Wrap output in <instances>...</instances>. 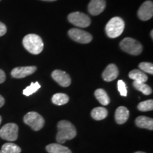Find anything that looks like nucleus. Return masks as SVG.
<instances>
[{"mask_svg": "<svg viewBox=\"0 0 153 153\" xmlns=\"http://www.w3.org/2000/svg\"><path fill=\"white\" fill-rule=\"evenodd\" d=\"M37 70L36 66H26V67H17L13 69L11 72V76L17 79L26 77L34 73Z\"/></svg>", "mask_w": 153, "mask_h": 153, "instance_id": "nucleus-10", "label": "nucleus"}, {"mask_svg": "<svg viewBox=\"0 0 153 153\" xmlns=\"http://www.w3.org/2000/svg\"><path fill=\"white\" fill-rule=\"evenodd\" d=\"M151 33V34H150V35H151V38H153V34H152V33H153V31H152V30H151V33Z\"/></svg>", "mask_w": 153, "mask_h": 153, "instance_id": "nucleus-31", "label": "nucleus"}, {"mask_svg": "<svg viewBox=\"0 0 153 153\" xmlns=\"http://www.w3.org/2000/svg\"><path fill=\"white\" fill-rule=\"evenodd\" d=\"M68 34L73 41L79 43H89L92 41V36L90 33L79 28H72L69 30Z\"/></svg>", "mask_w": 153, "mask_h": 153, "instance_id": "nucleus-8", "label": "nucleus"}, {"mask_svg": "<svg viewBox=\"0 0 153 153\" xmlns=\"http://www.w3.org/2000/svg\"><path fill=\"white\" fill-rule=\"evenodd\" d=\"M120 47L124 52L133 55H138L142 53L143 45L132 38H125L120 43Z\"/></svg>", "mask_w": 153, "mask_h": 153, "instance_id": "nucleus-4", "label": "nucleus"}, {"mask_svg": "<svg viewBox=\"0 0 153 153\" xmlns=\"http://www.w3.org/2000/svg\"><path fill=\"white\" fill-rule=\"evenodd\" d=\"M4 103H5L4 99V97H2V96L0 95V108H1V106H4Z\"/></svg>", "mask_w": 153, "mask_h": 153, "instance_id": "nucleus-29", "label": "nucleus"}, {"mask_svg": "<svg viewBox=\"0 0 153 153\" xmlns=\"http://www.w3.org/2000/svg\"><path fill=\"white\" fill-rule=\"evenodd\" d=\"M94 95L97 100L104 106H107L110 103L109 97L103 89H97L94 92Z\"/></svg>", "mask_w": 153, "mask_h": 153, "instance_id": "nucleus-19", "label": "nucleus"}, {"mask_svg": "<svg viewBox=\"0 0 153 153\" xmlns=\"http://www.w3.org/2000/svg\"><path fill=\"white\" fill-rule=\"evenodd\" d=\"M118 70L116 65L110 64L106 67L103 72L102 76L106 82H111L116 79L118 76Z\"/></svg>", "mask_w": 153, "mask_h": 153, "instance_id": "nucleus-13", "label": "nucleus"}, {"mask_svg": "<svg viewBox=\"0 0 153 153\" xmlns=\"http://www.w3.org/2000/svg\"><path fill=\"white\" fill-rule=\"evenodd\" d=\"M139 68L140 69L141 71L143 72H146L150 74H153V65L150 62H141L139 64Z\"/></svg>", "mask_w": 153, "mask_h": 153, "instance_id": "nucleus-25", "label": "nucleus"}, {"mask_svg": "<svg viewBox=\"0 0 153 153\" xmlns=\"http://www.w3.org/2000/svg\"><path fill=\"white\" fill-rule=\"evenodd\" d=\"M133 87L137 90L141 91L145 95H150L152 94V91L150 87L145 83V82H133Z\"/></svg>", "mask_w": 153, "mask_h": 153, "instance_id": "nucleus-22", "label": "nucleus"}, {"mask_svg": "<svg viewBox=\"0 0 153 153\" xmlns=\"http://www.w3.org/2000/svg\"><path fill=\"white\" fill-rule=\"evenodd\" d=\"M135 153H145V152H135Z\"/></svg>", "mask_w": 153, "mask_h": 153, "instance_id": "nucleus-33", "label": "nucleus"}, {"mask_svg": "<svg viewBox=\"0 0 153 153\" xmlns=\"http://www.w3.org/2000/svg\"><path fill=\"white\" fill-rule=\"evenodd\" d=\"M52 77L57 83L62 87H69L71 84V78L65 72L60 70H55L52 72Z\"/></svg>", "mask_w": 153, "mask_h": 153, "instance_id": "nucleus-11", "label": "nucleus"}, {"mask_svg": "<svg viewBox=\"0 0 153 153\" xmlns=\"http://www.w3.org/2000/svg\"><path fill=\"white\" fill-rule=\"evenodd\" d=\"M7 33V26L4 24L0 22V37L4 35Z\"/></svg>", "mask_w": 153, "mask_h": 153, "instance_id": "nucleus-27", "label": "nucleus"}, {"mask_svg": "<svg viewBox=\"0 0 153 153\" xmlns=\"http://www.w3.org/2000/svg\"><path fill=\"white\" fill-rule=\"evenodd\" d=\"M6 79V74L2 70L0 69V84L3 83Z\"/></svg>", "mask_w": 153, "mask_h": 153, "instance_id": "nucleus-28", "label": "nucleus"}, {"mask_svg": "<svg viewBox=\"0 0 153 153\" xmlns=\"http://www.w3.org/2000/svg\"><path fill=\"white\" fill-rule=\"evenodd\" d=\"M0 1H1V0H0Z\"/></svg>", "mask_w": 153, "mask_h": 153, "instance_id": "nucleus-35", "label": "nucleus"}, {"mask_svg": "<svg viewBox=\"0 0 153 153\" xmlns=\"http://www.w3.org/2000/svg\"><path fill=\"white\" fill-rule=\"evenodd\" d=\"M46 150L48 153H72L68 148L57 143H52L47 145Z\"/></svg>", "mask_w": 153, "mask_h": 153, "instance_id": "nucleus-16", "label": "nucleus"}, {"mask_svg": "<svg viewBox=\"0 0 153 153\" xmlns=\"http://www.w3.org/2000/svg\"><path fill=\"white\" fill-rule=\"evenodd\" d=\"M3 153H20L22 152L20 147L12 143H7L1 147Z\"/></svg>", "mask_w": 153, "mask_h": 153, "instance_id": "nucleus-21", "label": "nucleus"}, {"mask_svg": "<svg viewBox=\"0 0 153 153\" xmlns=\"http://www.w3.org/2000/svg\"><path fill=\"white\" fill-rule=\"evenodd\" d=\"M91 117L94 120H101L104 119L108 116V111L104 107H97L91 111Z\"/></svg>", "mask_w": 153, "mask_h": 153, "instance_id": "nucleus-18", "label": "nucleus"}, {"mask_svg": "<svg viewBox=\"0 0 153 153\" xmlns=\"http://www.w3.org/2000/svg\"><path fill=\"white\" fill-rule=\"evenodd\" d=\"M0 153H3V152L1 150H0Z\"/></svg>", "mask_w": 153, "mask_h": 153, "instance_id": "nucleus-34", "label": "nucleus"}, {"mask_svg": "<svg viewBox=\"0 0 153 153\" xmlns=\"http://www.w3.org/2000/svg\"><path fill=\"white\" fill-rule=\"evenodd\" d=\"M125 28V23L120 17L116 16L112 18L107 23L106 28V33L107 36L111 38H117L121 35Z\"/></svg>", "mask_w": 153, "mask_h": 153, "instance_id": "nucleus-3", "label": "nucleus"}, {"mask_svg": "<svg viewBox=\"0 0 153 153\" xmlns=\"http://www.w3.org/2000/svg\"><path fill=\"white\" fill-rule=\"evenodd\" d=\"M69 101V97L65 94L57 93L53 96L52 102L57 106L66 104Z\"/></svg>", "mask_w": 153, "mask_h": 153, "instance_id": "nucleus-20", "label": "nucleus"}, {"mask_svg": "<svg viewBox=\"0 0 153 153\" xmlns=\"http://www.w3.org/2000/svg\"><path fill=\"white\" fill-rule=\"evenodd\" d=\"M19 127L16 123H7L0 130V137L8 141H15L18 137Z\"/></svg>", "mask_w": 153, "mask_h": 153, "instance_id": "nucleus-6", "label": "nucleus"}, {"mask_svg": "<svg viewBox=\"0 0 153 153\" xmlns=\"http://www.w3.org/2000/svg\"><path fill=\"white\" fill-rule=\"evenodd\" d=\"M1 120H2V118H1V116H0V124L1 123Z\"/></svg>", "mask_w": 153, "mask_h": 153, "instance_id": "nucleus-32", "label": "nucleus"}, {"mask_svg": "<svg viewBox=\"0 0 153 153\" xmlns=\"http://www.w3.org/2000/svg\"><path fill=\"white\" fill-rule=\"evenodd\" d=\"M139 19L142 21H148L153 16V3L152 1H146L140 7L137 12Z\"/></svg>", "mask_w": 153, "mask_h": 153, "instance_id": "nucleus-9", "label": "nucleus"}, {"mask_svg": "<svg viewBox=\"0 0 153 153\" xmlns=\"http://www.w3.org/2000/svg\"><path fill=\"white\" fill-rule=\"evenodd\" d=\"M40 88H41V85H40V84L38 83V82H34V83L32 82V83L30 84V85L26 87V89L23 91V94H24V95L26 96V97H28V96H30L31 94H33L36 92Z\"/></svg>", "mask_w": 153, "mask_h": 153, "instance_id": "nucleus-23", "label": "nucleus"}, {"mask_svg": "<svg viewBox=\"0 0 153 153\" xmlns=\"http://www.w3.org/2000/svg\"><path fill=\"white\" fill-rule=\"evenodd\" d=\"M106 8L105 0H91L88 5V10L89 14L92 16H97L102 13Z\"/></svg>", "mask_w": 153, "mask_h": 153, "instance_id": "nucleus-12", "label": "nucleus"}, {"mask_svg": "<svg viewBox=\"0 0 153 153\" xmlns=\"http://www.w3.org/2000/svg\"><path fill=\"white\" fill-rule=\"evenodd\" d=\"M23 45L26 51L33 55L40 54L43 50L42 38L36 34H28L23 39Z\"/></svg>", "mask_w": 153, "mask_h": 153, "instance_id": "nucleus-2", "label": "nucleus"}, {"mask_svg": "<svg viewBox=\"0 0 153 153\" xmlns=\"http://www.w3.org/2000/svg\"><path fill=\"white\" fill-rule=\"evenodd\" d=\"M43 1H56V0H43Z\"/></svg>", "mask_w": 153, "mask_h": 153, "instance_id": "nucleus-30", "label": "nucleus"}, {"mask_svg": "<svg viewBox=\"0 0 153 153\" xmlns=\"http://www.w3.org/2000/svg\"><path fill=\"white\" fill-rule=\"evenodd\" d=\"M68 20L71 24L80 28L88 27L91 24V19L82 12H73L69 14Z\"/></svg>", "mask_w": 153, "mask_h": 153, "instance_id": "nucleus-7", "label": "nucleus"}, {"mask_svg": "<svg viewBox=\"0 0 153 153\" xmlns=\"http://www.w3.org/2000/svg\"><path fill=\"white\" fill-rule=\"evenodd\" d=\"M118 89L119 91L120 95L123 97H126L127 96V88L126 85L123 80H119L118 82Z\"/></svg>", "mask_w": 153, "mask_h": 153, "instance_id": "nucleus-26", "label": "nucleus"}, {"mask_svg": "<svg viewBox=\"0 0 153 153\" xmlns=\"http://www.w3.org/2000/svg\"><path fill=\"white\" fill-rule=\"evenodd\" d=\"M76 135V131L73 124L68 120H60L57 123V133L56 140L60 144H63L69 140L73 139Z\"/></svg>", "mask_w": 153, "mask_h": 153, "instance_id": "nucleus-1", "label": "nucleus"}, {"mask_svg": "<svg viewBox=\"0 0 153 153\" xmlns=\"http://www.w3.org/2000/svg\"><path fill=\"white\" fill-rule=\"evenodd\" d=\"M137 108L140 111H150L153 109V101L149 99L140 102L137 106Z\"/></svg>", "mask_w": 153, "mask_h": 153, "instance_id": "nucleus-24", "label": "nucleus"}, {"mask_svg": "<svg viewBox=\"0 0 153 153\" xmlns=\"http://www.w3.org/2000/svg\"><path fill=\"white\" fill-rule=\"evenodd\" d=\"M129 118V111L125 106H119L116 111L115 119L118 124H123Z\"/></svg>", "mask_w": 153, "mask_h": 153, "instance_id": "nucleus-14", "label": "nucleus"}, {"mask_svg": "<svg viewBox=\"0 0 153 153\" xmlns=\"http://www.w3.org/2000/svg\"><path fill=\"white\" fill-rule=\"evenodd\" d=\"M129 77L134 80V82H145V83L148 81V79L147 74L139 70H133L130 72Z\"/></svg>", "mask_w": 153, "mask_h": 153, "instance_id": "nucleus-17", "label": "nucleus"}, {"mask_svg": "<svg viewBox=\"0 0 153 153\" xmlns=\"http://www.w3.org/2000/svg\"><path fill=\"white\" fill-rule=\"evenodd\" d=\"M135 124L137 127L141 128H145L152 131L153 129V120L152 118L147 117V116H138L135 119Z\"/></svg>", "mask_w": 153, "mask_h": 153, "instance_id": "nucleus-15", "label": "nucleus"}, {"mask_svg": "<svg viewBox=\"0 0 153 153\" xmlns=\"http://www.w3.org/2000/svg\"><path fill=\"white\" fill-rule=\"evenodd\" d=\"M24 121L26 125L29 126L33 131H38L43 128L45 120L43 116L37 112H28L24 117Z\"/></svg>", "mask_w": 153, "mask_h": 153, "instance_id": "nucleus-5", "label": "nucleus"}]
</instances>
